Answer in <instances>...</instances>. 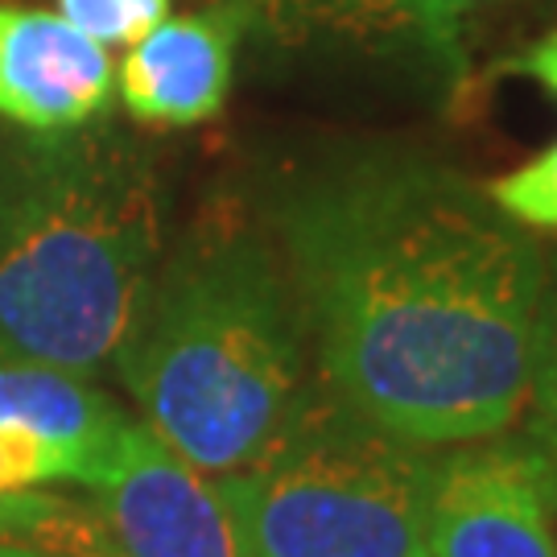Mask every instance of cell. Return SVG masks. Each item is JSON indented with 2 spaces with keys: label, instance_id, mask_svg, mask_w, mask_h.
<instances>
[{
  "label": "cell",
  "instance_id": "ba28073f",
  "mask_svg": "<svg viewBox=\"0 0 557 557\" xmlns=\"http://www.w3.org/2000/svg\"><path fill=\"white\" fill-rule=\"evenodd\" d=\"M116 87L108 46L59 13L0 4V120L66 133L100 116Z\"/></svg>",
  "mask_w": 557,
  "mask_h": 557
},
{
  "label": "cell",
  "instance_id": "9a60e30c",
  "mask_svg": "<svg viewBox=\"0 0 557 557\" xmlns=\"http://www.w3.org/2000/svg\"><path fill=\"white\" fill-rule=\"evenodd\" d=\"M0 557H50V554H38V549H25V545H4V541H0Z\"/></svg>",
  "mask_w": 557,
  "mask_h": 557
},
{
  "label": "cell",
  "instance_id": "7a4b0ae2",
  "mask_svg": "<svg viewBox=\"0 0 557 557\" xmlns=\"http://www.w3.org/2000/svg\"><path fill=\"white\" fill-rule=\"evenodd\" d=\"M140 421L202 475H227L306 413V319L281 252L215 220L161 257L112 363Z\"/></svg>",
  "mask_w": 557,
  "mask_h": 557
},
{
  "label": "cell",
  "instance_id": "4fadbf2b",
  "mask_svg": "<svg viewBox=\"0 0 557 557\" xmlns=\"http://www.w3.org/2000/svg\"><path fill=\"white\" fill-rule=\"evenodd\" d=\"M529 409H533V438L557 458V298L549 301V322H545V343H541Z\"/></svg>",
  "mask_w": 557,
  "mask_h": 557
},
{
  "label": "cell",
  "instance_id": "9c48e42d",
  "mask_svg": "<svg viewBox=\"0 0 557 557\" xmlns=\"http://www.w3.org/2000/svg\"><path fill=\"white\" fill-rule=\"evenodd\" d=\"M244 21V0H223L202 13L158 21L120 62L116 87L124 108L140 124L158 128H190L211 120L232 91Z\"/></svg>",
  "mask_w": 557,
  "mask_h": 557
},
{
  "label": "cell",
  "instance_id": "5bb4252c",
  "mask_svg": "<svg viewBox=\"0 0 557 557\" xmlns=\"http://www.w3.org/2000/svg\"><path fill=\"white\" fill-rule=\"evenodd\" d=\"M499 71H508V75H524V79L541 83V87L557 100V29L554 34H545L541 41H533L529 50H520L517 59H508Z\"/></svg>",
  "mask_w": 557,
  "mask_h": 557
},
{
  "label": "cell",
  "instance_id": "8fae6325",
  "mask_svg": "<svg viewBox=\"0 0 557 557\" xmlns=\"http://www.w3.org/2000/svg\"><path fill=\"white\" fill-rule=\"evenodd\" d=\"M483 195L524 232H554L557 236V140L537 158L499 174L483 186Z\"/></svg>",
  "mask_w": 557,
  "mask_h": 557
},
{
  "label": "cell",
  "instance_id": "30bf717a",
  "mask_svg": "<svg viewBox=\"0 0 557 557\" xmlns=\"http://www.w3.org/2000/svg\"><path fill=\"white\" fill-rule=\"evenodd\" d=\"M504 0H244L248 17H264L289 38L335 34L363 41H413L425 54L462 71V29Z\"/></svg>",
  "mask_w": 557,
  "mask_h": 557
},
{
  "label": "cell",
  "instance_id": "5b68a950",
  "mask_svg": "<svg viewBox=\"0 0 557 557\" xmlns=\"http://www.w3.org/2000/svg\"><path fill=\"white\" fill-rule=\"evenodd\" d=\"M0 541L50 557H244L211 475L128 421L100 479L75 496L38 487L0 499Z\"/></svg>",
  "mask_w": 557,
  "mask_h": 557
},
{
  "label": "cell",
  "instance_id": "3957f363",
  "mask_svg": "<svg viewBox=\"0 0 557 557\" xmlns=\"http://www.w3.org/2000/svg\"><path fill=\"white\" fill-rule=\"evenodd\" d=\"M161 264V186L108 133H41L0 158V363L96 376Z\"/></svg>",
  "mask_w": 557,
  "mask_h": 557
},
{
  "label": "cell",
  "instance_id": "8992f818",
  "mask_svg": "<svg viewBox=\"0 0 557 557\" xmlns=\"http://www.w3.org/2000/svg\"><path fill=\"white\" fill-rule=\"evenodd\" d=\"M430 557H557V458L537 438H479L434 458Z\"/></svg>",
  "mask_w": 557,
  "mask_h": 557
},
{
  "label": "cell",
  "instance_id": "277c9868",
  "mask_svg": "<svg viewBox=\"0 0 557 557\" xmlns=\"http://www.w3.org/2000/svg\"><path fill=\"white\" fill-rule=\"evenodd\" d=\"M434 455L384 434L335 397L248 467L211 475L244 557H430Z\"/></svg>",
  "mask_w": 557,
  "mask_h": 557
},
{
  "label": "cell",
  "instance_id": "52a82bcc",
  "mask_svg": "<svg viewBox=\"0 0 557 557\" xmlns=\"http://www.w3.org/2000/svg\"><path fill=\"white\" fill-rule=\"evenodd\" d=\"M128 421L87 376L0 363V499L100 479Z\"/></svg>",
  "mask_w": 557,
  "mask_h": 557
},
{
  "label": "cell",
  "instance_id": "7c38bea8",
  "mask_svg": "<svg viewBox=\"0 0 557 557\" xmlns=\"http://www.w3.org/2000/svg\"><path fill=\"white\" fill-rule=\"evenodd\" d=\"M59 17L100 46H133L170 17V0H59Z\"/></svg>",
  "mask_w": 557,
  "mask_h": 557
},
{
  "label": "cell",
  "instance_id": "6da1fadb",
  "mask_svg": "<svg viewBox=\"0 0 557 557\" xmlns=\"http://www.w3.org/2000/svg\"><path fill=\"white\" fill-rule=\"evenodd\" d=\"M273 232L343 409L425 450L524 418L549 269L455 165L409 149L338 158L281 190Z\"/></svg>",
  "mask_w": 557,
  "mask_h": 557
}]
</instances>
